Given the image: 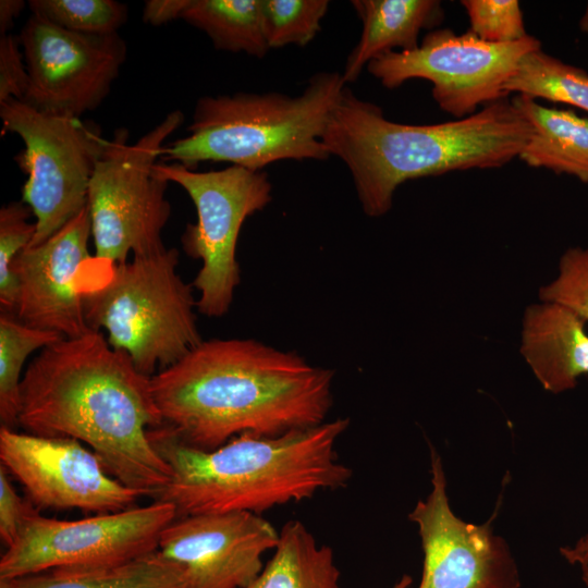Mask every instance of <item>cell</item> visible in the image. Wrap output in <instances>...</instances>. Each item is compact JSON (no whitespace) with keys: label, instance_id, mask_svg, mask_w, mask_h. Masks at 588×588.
<instances>
[{"label":"cell","instance_id":"obj_22","mask_svg":"<svg viewBox=\"0 0 588 588\" xmlns=\"http://www.w3.org/2000/svg\"><path fill=\"white\" fill-rule=\"evenodd\" d=\"M181 19L203 30L216 49L257 58L269 51L261 0H189Z\"/></svg>","mask_w":588,"mask_h":588},{"label":"cell","instance_id":"obj_23","mask_svg":"<svg viewBox=\"0 0 588 588\" xmlns=\"http://www.w3.org/2000/svg\"><path fill=\"white\" fill-rule=\"evenodd\" d=\"M509 96L516 93L530 99H547L588 111V73L564 63L540 49L520 58L504 84Z\"/></svg>","mask_w":588,"mask_h":588},{"label":"cell","instance_id":"obj_5","mask_svg":"<svg viewBox=\"0 0 588 588\" xmlns=\"http://www.w3.org/2000/svg\"><path fill=\"white\" fill-rule=\"evenodd\" d=\"M345 86L341 73L320 72L294 97L281 93L201 97L187 135L164 145L161 157L188 169L212 161L254 171L286 159L326 160L330 154L322 136Z\"/></svg>","mask_w":588,"mask_h":588},{"label":"cell","instance_id":"obj_4","mask_svg":"<svg viewBox=\"0 0 588 588\" xmlns=\"http://www.w3.org/2000/svg\"><path fill=\"white\" fill-rule=\"evenodd\" d=\"M348 425V418H338L274 437L244 433L206 451L163 424L149 429L148 438L169 465L171 478L152 498L172 504L176 517L260 515L321 490L343 488L352 469L339 461L335 445Z\"/></svg>","mask_w":588,"mask_h":588},{"label":"cell","instance_id":"obj_26","mask_svg":"<svg viewBox=\"0 0 588 588\" xmlns=\"http://www.w3.org/2000/svg\"><path fill=\"white\" fill-rule=\"evenodd\" d=\"M328 7L327 0H261L269 49L310 42L321 28Z\"/></svg>","mask_w":588,"mask_h":588},{"label":"cell","instance_id":"obj_35","mask_svg":"<svg viewBox=\"0 0 588 588\" xmlns=\"http://www.w3.org/2000/svg\"><path fill=\"white\" fill-rule=\"evenodd\" d=\"M412 581L413 580L411 576L403 575L392 588H411Z\"/></svg>","mask_w":588,"mask_h":588},{"label":"cell","instance_id":"obj_12","mask_svg":"<svg viewBox=\"0 0 588 588\" xmlns=\"http://www.w3.org/2000/svg\"><path fill=\"white\" fill-rule=\"evenodd\" d=\"M19 38L28 73L23 101L42 111L79 118L96 110L126 60L119 33L78 34L33 14Z\"/></svg>","mask_w":588,"mask_h":588},{"label":"cell","instance_id":"obj_1","mask_svg":"<svg viewBox=\"0 0 588 588\" xmlns=\"http://www.w3.org/2000/svg\"><path fill=\"white\" fill-rule=\"evenodd\" d=\"M163 424L151 377L101 331L42 348L23 373L20 427L86 443L112 477L149 497L171 478L148 438L149 429Z\"/></svg>","mask_w":588,"mask_h":588},{"label":"cell","instance_id":"obj_6","mask_svg":"<svg viewBox=\"0 0 588 588\" xmlns=\"http://www.w3.org/2000/svg\"><path fill=\"white\" fill-rule=\"evenodd\" d=\"M177 265V249L164 247L112 266L99 284L82 283L88 328L105 331L108 343L149 377L203 341L194 286L181 278Z\"/></svg>","mask_w":588,"mask_h":588},{"label":"cell","instance_id":"obj_30","mask_svg":"<svg viewBox=\"0 0 588 588\" xmlns=\"http://www.w3.org/2000/svg\"><path fill=\"white\" fill-rule=\"evenodd\" d=\"M28 87V73L19 36H0V101L23 100Z\"/></svg>","mask_w":588,"mask_h":588},{"label":"cell","instance_id":"obj_13","mask_svg":"<svg viewBox=\"0 0 588 588\" xmlns=\"http://www.w3.org/2000/svg\"><path fill=\"white\" fill-rule=\"evenodd\" d=\"M1 466L38 509L121 512L147 495L108 475L98 456L73 438L42 437L0 428Z\"/></svg>","mask_w":588,"mask_h":588},{"label":"cell","instance_id":"obj_34","mask_svg":"<svg viewBox=\"0 0 588 588\" xmlns=\"http://www.w3.org/2000/svg\"><path fill=\"white\" fill-rule=\"evenodd\" d=\"M25 7L22 0H1L0 1V35H8L9 28L19 17Z\"/></svg>","mask_w":588,"mask_h":588},{"label":"cell","instance_id":"obj_7","mask_svg":"<svg viewBox=\"0 0 588 588\" xmlns=\"http://www.w3.org/2000/svg\"><path fill=\"white\" fill-rule=\"evenodd\" d=\"M174 110L136 143L128 131L115 130L106 139L89 181L87 207L95 247L93 260L112 266L133 256L164 248L162 230L171 206L166 199L168 183L154 168L166 139L183 123Z\"/></svg>","mask_w":588,"mask_h":588},{"label":"cell","instance_id":"obj_15","mask_svg":"<svg viewBox=\"0 0 588 588\" xmlns=\"http://www.w3.org/2000/svg\"><path fill=\"white\" fill-rule=\"evenodd\" d=\"M278 541L279 531L260 515L200 514L172 520L158 550L185 569V588H245Z\"/></svg>","mask_w":588,"mask_h":588},{"label":"cell","instance_id":"obj_25","mask_svg":"<svg viewBox=\"0 0 588 588\" xmlns=\"http://www.w3.org/2000/svg\"><path fill=\"white\" fill-rule=\"evenodd\" d=\"M33 15L63 29L85 35H109L126 22L124 3L113 0H30Z\"/></svg>","mask_w":588,"mask_h":588},{"label":"cell","instance_id":"obj_28","mask_svg":"<svg viewBox=\"0 0 588 588\" xmlns=\"http://www.w3.org/2000/svg\"><path fill=\"white\" fill-rule=\"evenodd\" d=\"M469 19V32L492 44H507L528 36L516 0H462Z\"/></svg>","mask_w":588,"mask_h":588},{"label":"cell","instance_id":"obj_32","mask_svg":"<svg viewBox=\"0 0 588 588\" xmlns=\"http://www.w3.org/2000/svg\"><path fill=\"white\" fill-rule=\"evenodd\" d=\"M189 0H148L144 4V23L160 26L181 15L187 7Z\"/></svg>","mask_w":588,"mask_h":588},{"label":"cell","instance_id":"obj_33","mask_svg":"<svg viewBox=\"0 0 588 588\" xmlns=\"http://www.w3.org/2000/svg\"><path fill=\"white\" fill-rule=\"evenodd\" d=\"M560 552L569 564L579 567L581 579L588 587V534L577 540L574 546L562 547Z\"/></svg>","mask_w":588,"mask_h":588},{"label":"cell","instance_id":"obj_14","mask_svg":"<svg viewBox=\"0 0 588 588\" xmlns=\"http://www.w3.org/2000/svg\"><path fill=\"white\" fill-rule=\"evenodd\" d=\"M430 451L432 490L408 515L424 551L418 588H519L515 561L490 523H466L450 509L441 458Z\"/></svg>","mask_w":588,"mask_h":588},{"label":"cell","instance_id":"obj_8","mask_svg":"<svg viewBox=\"0 0 588 588\" xmlns=\"http://www.w3.org/2000/svg\"><path fill=\"white\" fill-rule=\"evenodd\" d=\"M5 132L19 135L24 149L15 156L27 174L22 201L35 217L36 246L63 228L86 206L89 181L106 138L79 118L39 110L23 100L0 101Z\"/></svg>","mask_w":588,"mask_h":588},{"label":"cell","instance_id":"obj_3","mask_svg":"<svg viewBox=\"0 0 588 588\" xmlns=\"http://www.w3.org/2000/svg\"><path fill=\"white\" fill-rule=\"evenodd\" d=\"M532 127L507 98L437 124L388 120L345 86L322 143L348 168L364 212L381 217L406 181L453 171L501 168L518 158Z\"/></svg>","mask_w":588,"mask_h":588},{"label":"cell","instance_id":"obj_24","mask_svg":"<svg viewBox=\"0 0 588 588\" xmlns=\"http://www.w3.org/2000/svg\"><path fill=\"white\" fill-rule=\"evenodd\" d=\"M63 336L57 332L36 329L21 322L14 315H0V419L1 426H19L22 368L27 357Z\"/></svg>","mask_w":588,"mask_h":588},{"label":"cell","instance_id":"obj_18","mask_svg":"<svg viewBox=\"0 0 588 588\" xmlns=\"http://www.w3.org/2000/svg\"><path fill=\"white\" fill-rule=\"evenodd\" d=\"M352 3L363 29L342 73L345 84L356 81L364 66L387 52L416 49L420 32L440 25L444 16L438 0H355Z\"/></svg>","mask_w":588,"mask_h":588},{"label":"cell","instance_id":"obj_16","mask_svg":"<svg viewBox=\"0 0 588 588\" xmlns=\"http://www.w3.org/2000/svg\"><path fill=\"white\" fill-rule=\"evenodd\" d=\"M91 223L86 206L42 243L27 247L14 260L17 281L14 316L23 323L76 338L90 331L82 299L83 268L91 259Z\"/></svg>","mask_w":588,"mask_h":588},{"label":"cell","instance_id":"obj_36","mask_svg":"<svg viewBox=\"0 0 588 588\" xmlns=\"http://www.w3.org/2000/svg\"><path fill=\"white\" fill-rule=\"evenodd\" d=\"M0 588H12L10 580L0 579Z\"/></svg>","mask_w":588,"mask_h":588},{"label":"cell","instance_id":"obj_2","mask_svg":"<svg viewBox=\"0 0 588 588\" xmlns=\"http://www.w3.org/2000/svg\"><path fill=\"white\" fill-rule=\"evenodd\" d=\"M332 379L296 353L211 339L151 376V390L164 425L209 451L244 433L274 437L324 422Z\"/></svg>","mask_w":588,"mask_h":588},{"label":"cell","instance_id":"obj_20","mask_svg":"<svg viewBox=\"0 0 588 588\" xmlns=\"http://www.w3.org/2000/svg\"><path fill=\"white\" fill-rule=\"evenodd\" d=\"M340 577L332 549L319 546L302 522L289 520L273 555L245 588H340Z\"/></svg>","mask_w":588,"mask_h":588},{"label":"cell","instance_id":"obj_9","mask_svg":"<svg viewBox=\"0 0 588 588\" xmlns=\"http://www.w3.org/2000/svg\"><path fill=\"white\" fill-rule=\"evenodd\" d=\"M154 171L185 189L197 213L186 224L181 243L186 255L201 261L193 286L198 290L197 310L222 317L241 282L236 244L244 221L271 201V183L265 171L238 166L206 172L181 163H156Z\"/></svg>","mask_w":588,"mask_h":588},{"label":"cell","instance_id":"obj_21","mask_svg":"<svg viewBox=\"0 0 588 588\" xmlns=\"http://www.w3.org/2000/svg\"><path fill=\"white\" fill-rule=\"evenodd\" d=\"M10 583L12 588H185L186 575L157 550L119 565L53 568Z\"/></svg>","mask_w":588,"mask_h":588},{"label":"cell","instance_id":"obj_19","mask_svg":"<svg viewBox=\"0 0 588 588\" xmlns=\"http://www.w3.org/2000/svg\"><path fill=\"white\" fill-rule=\"evenodd\" d=\"M514 107L532 127L518 158L532 168L576 176L588 183V119L571 110L548 108L516 95Z\"/></svg>","mask_w":588,"mask_h":588},{"label":"cell","instance_id":"obj_31","mask_svg":"<svg viewBox=\"0 0 588 588\" xmlns=\"http://www.w3.org/2000/svg\"><path fill=\"white\" fill-rule=\"evenodd\" d=\"M35 510L30 502L19 497L5 468L0 466V536L7 547L16 540L26 516Z\"/></svg>","mask_w":588,"mask_h":588},{"label":"cell","instance_id":"obj_27","mask_svg":"<svg viewBox=\"0 0 588 588\" xmlns=\"http://www.w3.org/2000/svg\"><path fill=\"white\" fill-rule=\"evenodd\" d=\"M30 216V208L22 200L0 209V305L1 311L12 315L17 298V281L12 265L34 238L36 223L28 222Z\"/></svg>","mask_w":588,"mask_h":588},{"label":"cell","instance_id":"obj_11","mask_svg":"<svg viewBox=\"0 0 588 588\" xmlns=\"http://www.w3.org/2000/svg\"><path fill=\"white\" fill-rule=\"evenodd\" d=\"M540 48V40L530 35L514 42L492 44L469 30L456 35L450 28L434 29L416 49L387 52L370 61L367 70L387 88L413 78L429 81L439 108L463 119L480 106L507 98L504 84L518 61Z\"/></svg>","mask_w":588,"mask_h":588},{"label":"cell","instance_id":"obj_10","mask_svg":"<svg viewBox=\"0 0 588 588\" xmlns=\"http://www.w3.org/2000/svg\"><path fill=\"white\" fill-rule=\"evenodd\" d=\"M175 518V507L160 501L76 520L44 517L35 510L2 554L0 579L130 562L157 551L163 529Z\"/></svg>","mask_w":588,"mask_h":588},{"label":"cell","instance_id":"obj_29","mask_svg":"<svg viewBox=\"0 0 588 588\" xmlns=\"http://www.w3.org/2000/svg\"><path fill=\"white\" fill-rule=\"evenodd\" d=\"M541 302L555 303L588 321V247L568 248L559 262V274L539 291Z\"/></svg>","mask_w":588,"mask_h":588},{"label":"cell","instance_id":"obj_17","mask_svg":"<svg viewBox=\"0 0 588 588\" xmlns=\"http://www.w3.org/2000/svg\"><path fill=\"white\" fill-rule=\"evenodd\" d=\"M586 321L555 303L529 306L523 318L520 353L542 387L561 393L588 375Z\"/></svg>","mask_w":588,"mask_h":588}]
</instances>
